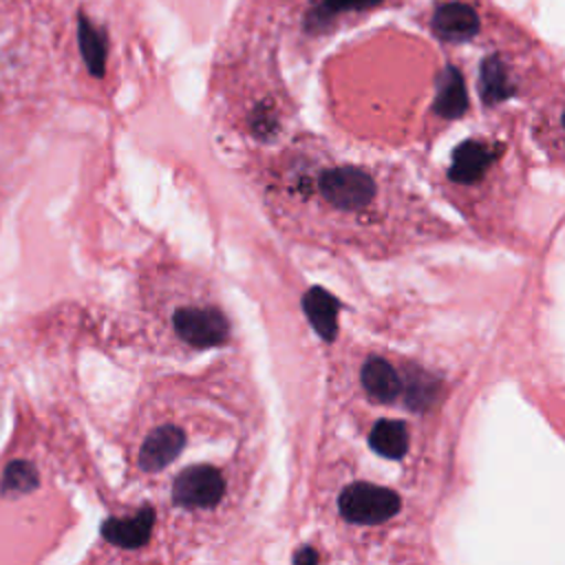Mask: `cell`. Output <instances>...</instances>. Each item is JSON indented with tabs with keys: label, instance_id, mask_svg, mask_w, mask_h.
Masks as SVG:
<instances>
[{
	"label": "cell",
	"instance_id": "9a60e30c",
	"mask_svg": "<svg viewBox=\"0 0 565 565\" xmlns=\"http://www.w3.org/2000/svg\"><path fill=\"white\" fill-rule=\"evenodd\" d=\"M510 86L505 84V75L503 68L499 66V62H490L483 68V95L488 99H501L503 95H508Z\"/></svg>",
	"mask_w": 565,
	"mask_h": 565
},
{
	"label": "cell",
	"instance_id": "3957f363",
	"mask_svg": "<svg viewBox=\"0 0 565 565\" xmlns=\"http://www.w3.org/2000/svg\"><path fill=\"white\" fill-rule=\"evenodd\" d=\"M230 494V475L214 463H194L174 475L170 499L188 514L216 512Z\"/></svg>",
	"mask_w": 565,
	"mask_h": 565
},
{
	"label": "cell",
	"instance_id": "7c38bea8",
	"mask_svg": "<svg viewBox=\"0 0 565 565\" xmlns=\"http://www.w3.org/2000/svg\"><path fill=\"white\" fill-rule=\"evenodd\" d=\"M466 108V88L463 79L455 68H448L441 79L439 97H437V110L444 117H457Z\"/></svg>",
	"mask_w": 565,
	"mask_h": 565
},
{
	"label": "cell",
	"instance_id": "277c9868",
	"mask_svg": "<svg viewBox=\"0 0 565 565\" xmlns=\"http://www.w3.org/2000/svg\"><path fill=\"white\" fill-rule=\"evenodd\" d=\"M402 508V499L386 486L353 481L338 497L340 516L353 525H380L393 519Z\"/></svg>",
	"mask_w": 565,
	"mask_h": 565
},
{
	"label": "cell",
	"instance_id": "52a82bcc",
	"mask_svg": "<svg viewBox=\"0 0 565 565\" xmlns=\"http://www.w3.org/2000/svg\"><path fill=\"white\" fill-rule=\"evenodd\" d=\"M477 29H479V18L475 9L461 2L441 4L433 15V31L441 40H450V42L468 40L477 33Z\"/></svg>",
	"mask_w": 565,
	"mask_h": 565
},
{
	"label": "cell",
	"instance_id": "7a4b0ae2",
	"mask_svg": "<svg viewBox=\"0 0 565 565\" xmlns=\"http://www.w3.org/2000/svg\"><path fill=\"white\" fill-rule=\"evenodd\" d=\"M166 327L177 349L203 351L227 342L230 322L223 309L201 291L179 289L166 307Z\"/></svg>",
	"mask_w": 565,
	"mask_h": 565
},
{
	"label": "cell",
	"instance_id": "8fae6325",
	"mask_svg": "<svg viewBox=\"0 0 565 565\" xmlns=\"http://www.w3.org/2000/svg\"><path fill=\"white\" fill-rule=\"evenodd\" d=\"M38 483H40V479H38L35 466L31 461L15 459V461L7 463L0 490L7 497H20V494H29L31 490H35Z\"/></svg>",
	"mask_w": 565,
	"mask_h": 565
},
{
	"label": "cell",
	"instance_id": "4fadbf2b",
	"mask_svg": "<svg viewBox=\"0 0 565 565\" xmlns=\"http://www.w3.org/2000/svg\"><path fill=\"white\" fill-rule=\"evenodd\" d=\"M79 46H82V53H84V60H86L88 68L95 75H102L104 55H106L104 53V40L88 22H82V26H79Z\"/></svg>",
	"mask_w": 565,
	"mask_h": 565
},
{
	"label": "cell",
	"instance_id": "9c48e42d",
	"mask_svg": "<svg viewBox=\"0 0 565 565\" xmlns=\"http://www.w3.org/2000/svg\"><path fill=\"white\" fill-rule=\"evenodd\" d=\"M408 426L402 419H380L369 433V446L386 459H402L408 450Z\"/></svg>",
	"mask_w": 565,
	"mask_h": 565
},
{
	"label": "cell",
	"instance_id": "30bf717a",
	"mask_svg": "<svg viewBox=\"0 0 565 565\" xmlns=\"http://www.w3.org/2000/svg\"><path fill=\"white\" fill-rule=\"evenodd\" d=\"M305 311L313 324V329L322 338H333L335 324H338V302L333 296H329L324 289H311L305 296Z\"/></svg>",
	"mask_w": 565,
	"mask_h": 565
},
{
	"label": "cell",
	"instance_id": "5bb4252c",
	"mask_svg": "<svg viewBox=\"0 0 565 565\" xmlns=\"http://www.w3.org/2000/svg\"><path fill=\"white\" fill-rule=\"evenodd\" d=\"M380 0H324L311 15L313 22H322L329 20L333 15L347 13V11H358V9H369L375 7Z\"/></svg>",
	"mask_w": 565,
	"mask_h": 565
},
{
	"label": "cell",
	"instance_id": "5b68a950",
	"mask_svg": "<svg viewBox=\"0 0 565 565\" xmlns=\"http://www.w3.org/2000/svg\"><path fill=\"white\" fill-rule=\"evenodd\" d=\"M360 382H362V388L366 391V395L380 404L395 402L406 388V382L399 375V371L388 360L377 358V355H371L362 364Z\"/></svg>",
	"mask_w": 565,
	"mask_h": 565
},
{
	"label": "cell",
	"instance_id": "ba28073f",
	"mask_svg": "<svg viewBox=\"0 0 565 565\" xmlns=\"http://www.w3.org/2000/svg\"><path fill=\"white\" fill-rule=\"evenodd\" d=\"M492 163H494V148L483 141L470 139L455 150L450 177L459 183H475L486 174V170Z\"/></svg>",
	"mask_w": 565,
	"mask_h": 565
},
{
	"label": "cell",
	"instance_id": "8992f818",
	"mask_svg": "<svg viewBox=\"0 0 565 565\" xmlns=\"http://www.w3.org/2000/svg\"><path fill=\"white\" fill-rule=\"evenodd\" d=\"M152 525H154V512L150 508H143L132 516H121V519L113 516L104 521L102 536L117 547L137 550L148 543Z\"/></svg>",
	"mask_w": 565,
	"mask_h": 565
},
{
	"label": "cell",
	"instance_id": "6da1fadb",
	"mask_svg": "<svg viewBox=\"0 0 565 565\" xmlns=\"http://www.w3.org/2000/svg\"><path fill=\"white\" fill-rule=\"evenodd\" d=\"M294 185L300 194L318 201L327 212L338 214L351 223L371 221L369 212L377 205L380 188L371 170L360 166H322L294 172Z\"/></svg>",
	"mask_w": 565,
	"mask_h": 565
}]
</instances>
